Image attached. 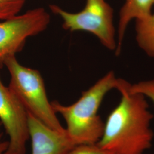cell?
<instances>
[{
  "instance_id": "52a82bcc",
  "label": "cell",
  "mask_w": 154,
  "mask_h": 154,
  "mask_svg": "<svg viewBox=\"0 0 154 154\" xmlns=\"http://www.w3.org/2000/svg\"><path fill=\"white\" fill-rule=\"evenodd\" d=\"M32 154H66L75 146L65 131H58L46 126L28 112Z\"/></svg>"
},
{
  "instance_id": "30bf717a",
  "label": "cell",
  "mask_w": 154,
  "mask_h": 154,
  "mask_svg": "<svg viewBox=\"0 0 154 154\" xmlns=\"http://www.w3.org/2000/svg\"><path fill=\"white\" fill-rule=\"evenodd\" d=\"M26 0H0V20H4L18 14Z\"/></svg>"
},
{
  "instance_id": "ba28073f",
  "label": "cell",
  "mask_w": 154,
  "mask_h": 154,
  "mask_svg": "<svg viewBox=\"0 0 154 154\" xmlns=\"http://www.w3.org/2000/svg\"><path fill=\"white\" fill-rule=\"evenodd\" d=\"M154 5V0H125L119 12L117 48L116 50V55L121 52L124 37L130 22L151 13Z\"/></svg>"
},
{
  "instance_id": "3957f363",
  "label": "cell",
  "mask_w": 154,
  "mask_h": 154,
  "mask_svg": "<svg viewBox=\"0 0 154 154\" xmlns=\"http://www.w3.org/2000/svg\"><path fill=\"white\" fill-rule=\"evenodd\" d=\"M4 65L11 75L9 88L16 95L28 112L46 126L58 131H65L47 97L40 72L22 66L16 56L6 58Z\"/></svg>"
},
{
  "instance_id": "4fadbf2b",
  "label": "cell",
  "mask_w": 154,
  "mask_h": 154,
  "mask_svg": "<svg viewBox=\"0 0 154 154\" xmlns=\"http://www.w3.org/2000/svg\"><path fill=\"white\" fill-rule=\"evenodd\" d=\"M2 124L0 122V154H4L8 148L9 141H4L2 140V132L1 131Z\"/></svg>"
},
{
  "instance_id": "6da1fadb",
  "label": "cell",
  "mask_w": 154,
  "mask_h": 154,
  "mask_svg": "<svg viewBox=\"0 0 154 154\" xmlns=\"http://www.w3.org/2000/svg\"><path fill=\"white\" fill-rule=\"evenodd\" d=\"M129 83L119 90L121 98L108 116L102 136L97 143L114 154H143L154 137L151 123L154 116L146 98L128 90Z\"/></svg>"
},
{
  "instance_id": "7a4b0ae2",
  "label": "cell",
  "mask_w": 154,
  "mask_h": 154,
  "mask_svg": "<svg viewBox=\"0 0 154 154\" xmlns=\"http://www.w3.org/2000/svg\"><path fill=\"white\" fill-rule=\"evenodd\" d=\"M126 81L109 72L97 82L83 91L76 102L70 106L58 101L51 102L56 114H60L66 123V133L74 144H97L102 136L105 123L98 110L106 94L113 89L118 90Z\"/></svg>"
},
{
  "instance_id": "5b68a950",
  "label": "cell",
  "mask_w": 154,
  "mask_h": 154,
  "mask_svg": "<svg viewBox=\"0 0 154 154\" xmlns=\"http://www.w3.org/2000/svg\"><path fill=\"white\" fill-rule=\"evenodd\" d=\"M50 17L43 8H37L21 15L0 20V63L22 50L26 39L42 32Z\"/></svg>"
},
{
  "instance_id": "9c48e42d",
  "label": "cell",
  "mask_w": 154,
  "mask_h": 154,
  "mask_svg": "<svg viewBox=\"0 0 154 154\" xmlns=\"http://www.w3.org/2000/svg\"><path fill=\"white\" fill-rule=\"evenodd\" d=\"M135 21V39L138 46L149 57L154 58V12Z\"/></svg>"
},
{
  "instance_id": "8992f818",
  "label": "cell",
  "mask_w": 154,
  "mask_h": 154,
  "mask_svg": "<svg viewBox=\"0 0 154 154\" xmlns=\"http://www.w3.org/2000/svg\"><path fill=\"white\" fill-rule=\"evenodd\" d=\"M2 66L0 63V69ZM0 122L9 138L8 148L4 154H26V144L30 139L28 111L1 79Z\"/></svg>"
},
{
  "instance_id": "7c38bea8",
  "label": "cell",
  "mask_w": 154,
  "mask_h": 154,
  "mask_svg": "<svg viewBox=\"0 0 154 154\" xmlns=\"http://www.w3.org/2000/svg\"><path fill=\"white\" fill-rule=\"evenodd\" d=\"M66 154H114L105 149H102L97 144L77 145Z\"/></svg>"
},
{
  "instance_id": "277c9868",
  "label": "cell",
  "mask_w": 154,
  "mask_h": 154,
  "mask_svg": "<svg viewBox=\"0 0 154 154\" xmlns=\"http://www.w3.org/2000/svg\"><path fill=\"white\" fill-rule=\"evenodd\" d=\"M50 9L62 18L64 29L91 33L107 49L116 51L117 40L114 11L106 0H86L84 9L75 13L65 11L55 5H50Z\"/></svg>"
},
{
  "instance_id": "8fae6325",
  "label": "cell",
  "mask_w": 154,
  "mask_h": 154,
  "mask_svg": "<svg viewBox=\"0 0 154 154\" xmlns=\"http://www.w3.org/2000/svg\"><path fill=\"white\" fill-rule=\"evenodd\" d=\"M128 90L131 93L141 94L150 99L154 105V79L141 81L134 84L129 83Z\"/></svg>"
}]
</instances>
